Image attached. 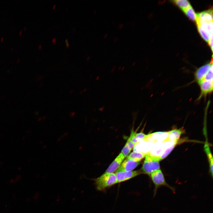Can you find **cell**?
<instances>
[{
	"mask_svg": "<svg viewBox=\"0 0 213 213\" xmlns=\"http://www.w3.org/2000/svg\"><path fill=\"white\" fill-rule=\"evenodd\" d=\"M96 189L104 191L117 183L115 173L105 172L94 180Z\"/></svg>",
	"mask_w": 213,
	"mask_h": 213,
	"instance_id": "cell-1",
	"label": "cell"
},
{
	"mask_svg": "<svg viewBox=\"0 0 213 213\" xmlns=\"http://www.w3.org/2000/svg\"><path fill=\"white\" fill-rule=\"evenodd\" d=\"M150 176L154 186V196H155L156 195L158 188L162 186L166 187L174 193L175 192V188L167 182L164 175L160 169L153 172Z\"/></svg>",
	"mask_w": 213,
	"mask_h": 213,
	"instance_id": "cell-2",
	"label": "cell"
},
{
	"mask_svg": "<svg viewBox=\"0 0 213 213\" xmlns=\"http://www.w3.org/2000/svg\"><path fill=\"white\" fill-rule=\"evenodd\" d=\"M159 161V158L153 156L147 153L145 156V159L141 168L143 173L150 175L153 172L160 169Z\"/></svg>",
	"mask_w": 213,
	"mask_h": 213,
	"instance_id": "cell-3",
	"label": "cell"
},
{
	"mask_svg": "<svg viewBox=\"0 0 213 213\" xmlns=\"http://www.w3.org/2000/svg\"><path fill=\"white\" fill-rule=\"evenodd\" d=\"M142 173L141 171L138 170L130 171H116L115 174L118 183L128 180Z\"/></svg>",
	"mask_w": 213,
	"mask_h": 213,
	"instance_id": "cell-4",
	"label": "cell"
},
{
	"mask_svg": "<svg viewBox=\"0 0 213 213\" xmlns=\"http://www.w3.org/2000/svg\"><path fill=\"white\" fill-rule=\"evenodd\" d=\"M200 86L201 93L198 98L199 100L203 96H206L212 91L213 80H203L198 83Z\"/></svg>",
	"mask_w": 213,
	"mask_h": 213,
	"instance_id": "cell-5",
	"label": "cell"
},
{
	"mask_svg": "<svg viewBox=\"0 0 213 213\" xmlns=\"http://www.w3.org/2000/svg\"><path fill=\"white\" fill-rule=\"evenodd\" d=\"M213 66L212 59L211 62L197 69L194 74L195 80L198 83L201 81Z\"/></svg>",
	"mask_w": 213,
	"mask_h": 213,
	"instance_id": "cell-6",
	"label": "cell"
},
{
	"mask_svg": "<svg viewBox=\"0 0 213 213\" xmlns=\"http://www.w3.org/2000/svg\"><path fill=\"white\" fill-rule=\"evenodd\" d=\"M197 25L202 22L213 21V10L210 9L200 13L196 14V20Z\"/></svg>",
	"mask_w": 213,
	"mask_h": 213,
	"instance_id": "cell-7",
	"label": "cell"
},
{
	"mask_svg": "<svg viewBox=\"0 0 213 213\" xmlns=\"http://www.w3.org/2000/svg\"><path fill=\"white\" fill-rule=\"evenodd\" d=\"M168 135L169 131L158 132L148 135L147 138L154 143L163 142L167 140Z\"/></svg>",
	"mask_w": 213,
	"mask_h": 213,
	"instance_id": "cell-8",
	"label": "cell"
},
{
	"mask_svg": "<svg viewBox=\"0 0 213 213\" xmlns=\"http://www.w3.org/2000/svg\"><path fill=\"white\" fill-rule=\"evenodd\" d=\"M139 164V162H135L126 158L122 162L117 171H131L135 168Z\"/></svg>",
	"mask_w": 213,
	"mask_h": 213,
	"instance_id": "cell-9",
	"label": "cell"
},
{
	"mask_svg": "<svg viewBox=\"0 0 213 213\" xmlns=\"http://www.w3.org/2000/svg\"><path fill=\"white\" fill-rule=\"evenodd\" d=\"M125 157L121 152L114 160L105 172L113 173L116 172L120 166Z\"/></svg>",
	"mask_w": 213,
	"mask_h": 213,
	"instance_id": "cell-10",
	"label": "cell"
},
{
	"mask_svg": "<svg viewBox=\"0 0 213 213\" xmlns=\"http://www.w3.org/2000/svg\"><path fill=\"white\" fill-rule=\"evenodd\" d=\"M165 144L164 142L155 143L151 150V152L148 153L151 156L159 159L165 149L168 148Z\"/></svg>",
	"mask_w": 213,
	"mask_h": 213,
	"instance_id": "cell-11",
	"label": "cell"
},
{
	"mask_svg": "<svg viewBox=\"0 0 213 213\" xmlns=\"http://www.w3.org/2000/svg\"><path fill=\"white\" fill-rule=\"evenodd\" d=\"M184 130L183 128L175 129L169 131L167 140L178 143L181 135L184 133Z\"/></svg>",
	"mask_w": 213,
	"mask_h": 213,
	"instance_id": "cell-12",
	"label": "cell"
},
{
	"mask_svg": "<svg viewBox=\"0 0 213 213\" xmlns=\"http://www.w3.org/2000/svg\"><path fill=\"white\" fill-rule=\"evenodd\" d=\"M131 140L132 143L135 145L139 143L140 141L142 140L146 139L148 135H146L142 132L136 133L132 130L130 135Z\"/></svg>",
	"mask_w": 213,
	"mask_h": 213,
	"instance_id": "cell-13",
	"label": "cell"
},
{
	"mask_svg": "<svg viewBox=\"0 0 213 213\" xmlns=\"http://www.w3.org/2000/svg\"><path fill=\"white\" fill-rule=\"evenodd\" d=\"M204 151L206 154L208 159L209 165L210 173L212 177L213 176V163L212 156L209 145L206 143L204 146Z\"/></svg>",
	"mask_w": 213,
	"mask_h": 213,
	"instance_id": "cell-14",
	"label": "cell"
},
{
	"mask_svg": "<svg viewBox=\"0 0 213 213\" xmlns=\"http://www.w3.org/2000/svg\"><path fill=\"white\" fill-rule=\"evenodd\" d=\"M146 154L134 151L131 153L127 158L135 162H139L145 157Z\"/></svg>",
	"mask_w": 213,
	"mask_h": 213,
	"instance_id": "cell-15",
	"label": "cell"
},
{
	"mask_svg": "<svg viewBox=\"0 0 213 213\" xmlns=\"http://www.w3.org/2000/svg\"><path fill=\"white\" fill-rule=\"evenodd\" d=\"M183 12L191 5L187 0H175L172 1Z\"/></svg>",
	"mask_w": 213,
	"mask_h": 213,
	"instance_id": "cell-16",
	"label": "cell"
},
{
	"mask_svg": "<svg viewBox=\"0 0 213 213\" xmlns=\"http://www.w3.org/2000/svg\"><path fill=\"white\" fill-rule=\"evenodd\" d=\"M183 12L191 20L193 21L196 20V13L191 6L185 9Z\"/></svg>",
	"mask_w": 213,
	"mask_h": 213,
	"instance_id": "cell-17",
	"label": "cell"
},
{
	"mask_svg": "<svg viewBox=\"0 0 213 213\" xmlns=\"http://www.w3.org/2000/svg\"><path fill=\"white\" fill-rule=\"evenodd\" d=\"M197 28L199 32L202 37L207 42H208L210 35L203 30L199 25H197Z\"/></svg>",
	"mask_w": 213,
	"mask_h": 213,
	"instance_id": "cell-18",
	"label": "cell"
},
{
	"mask_svg": "<svg viewBox=\"0 0 213 213\" xmlns=\"http://www.w3.org/2000/svg\"><path fill=\"white\" fill-rule=\"evenodd\" d=\"M176 145L177 144H174L167 148L162 154L159 158L160 161L166 158L173 150Z\"/></svg>",
	"mask_w": 213,
	"mask_h": 213,
	"instance_id": "cell-19",
	"label": "cell"
},
{
	"mask_svg": "<svg viewBox=\"0 0 213 213\" xmlns=\"http://www.w3.org/2000/svg\"><path fill=\"white\" fill-rule=\"evenodd\" d=\"M131 150L128 147L125 145L121 151V153L125 157L128 156V155L130 153Z\"/></svg>",
	"mask_w": 213,
	"mask_h": 213,
	"instance_id": "cell-20",
	"label": "cell"
},
{
	"mask_svg": "<svg viewBox=\"0 0 213 213\" xmlns=\"http://www.w3.org/2000/svg\"><path fill=\"white\" fill-rule=\"evenodd\" d=\"M134 145V144L132 143L131 141V137L130 136L128 138L126 144H125V146L128 147L131 150H132Z\"/></svg>",
	"mask_w": 213,
	"mask_h": 213,
	"instance_id": "cell-21",
	"label": "cell"
},
{
	"mask_svg": "<svg viewBox=\"0 0 213 213\" xmlns=\"http://www.w3.org/2000/svg\"><path fill=\"white\" fill-rule=\"evenodd\" d=\"M208 43L210 47L211 50L212 51H213V33L211 34L210 36L209 40L208 42Z\"/></svg>",
	"mask_w": 213,
	"mask_h": 213,
	"instance_id": "cell-22",
	"label": "cell"
},
{
	"mask_svg": "<svg viewBox=\"0 0 213 213\" xmlns=\"http://www.w3.org/2000/svg\"><path fill=\"white\" fill-rule=\"evenodd\" d=\"M124 26V24L122 23H120L118 25V28L119 29H121L123 28Z\"/></svg>",
	"mask_w": 213,
	"mask_h": 213,
	"instance_id": "cell-23",
	"label": "cell"
},
{
	"mask_svg": "<svg viewBox=\"0 0 213 213\" xmlns=\"http://www.w3.org/2000/svg\"><path fill=\"white\" fill-rule=\"evenodd\" d=\"M65 43H66V46L67 47H69V46L70 45H69V43L68 41V40L67 39H65Z\"/></svg>",
	"mask_w": 213,
	"mask_h": 213,
	"instance_id": "cell-24",
	"label": "cell"
},
{
	"mask_svg": "<svg viewBox=\"0 0 213 213\" xmlns=\"http://www.w3.org/2000/svg\"><path fill=\"white\" fill-rule=\"evenodd\" d=\"M52 42L53 43L55 44L57 42V40L56 38H54L52 39Z\"/></svg>",
	"mask_w": 213,
	"mask_h": 213,
	"instance_id": "cell-25",
	"label": "cell"
},
{
	"mask_svg": "<svg viewBox=\"0 0 213 213\" xmlns=\"http://www.w3.org/2000/svg\"><path fill=\"white\" fill-rule=\"evenodd\" d=\"M75 114V112H72L70 113V114L71 116H73Z\"/></svg>",
	"mask_w": 213,
	"mask_h": 213,
	"instance_id": "cell-26",
	"label": "cell"
},
{
	"mask_svg": "<svg viewBox=\"0 0 213 213\" xmlns=\"http://www.w3.org/2000/svg\"><path fill=\"white\" fill-rule=\"evenodd\" d=\"M108 35L107 33L105 34L104 36V37L105 38Z\"/></svg>",
	"mask_w": 213,
	"mask_h": 213,
	"instance_id": "cell-27",
	"label": "cell"
},
{
	"mask_svg": "<svg viewBox=\"0 0 213 213\" xmlns=\"http://www.w3.org/2000/svg\"><path fill=\"white\" fill-rule=\"evenodd\" d=\"M117 39H118V38L117 37L115 38L114 39V41L116 42L117 40Z\"/></svg>",
	"mask_w": 213,
	"mask_h": 213,
	"instance_id": "cell-28",
	"label": "cell"
},
{
	"mask_svg": "<svg viewBox=\"0 0 213 213\" xmlns=\"http://www.w3.org/2000/svg\"><path fill=\"white\" fill-rule=\"evenodd\" d=\"M82 93H83V91H81L79 92V94H81Z\"/></svg>",
	"mask_w": 213,
	"mask_h": 213,
	"instance_id": "cell-29",
	"label": "cell"
},
{
	"mask_svg": "<svg viewBox=\"0 0 213 213\" xmlns=\"http://www.w3.org/2000/svg\"><path fill=\"white\" fill-rule=\"evenodd\" d=\"M55 7H56V5H53V9H54L55 8Z\"/></svg>",
	"mask_w": 213,
	"mask_h": 213,
	"instance_id": "cell-30",
	"label": "cell"
},
{
	"mask_svg": "<svg viewBox=\"0 0 213 213\" xmlns=\"http://www.w3.org/2000/svg\"><path fill=\"white\" fill-rule=\"evenodd\" d=\"M86 90H87L86 88H85V89H84V90H83V91H84V92H85L86 91Z\"/></svg>",
	"mask_w": 213,
	"mask_h": 213,
	"instance_id": "cell-31",
	"label": "cell"
},
{
	"mask_svg": "<svg viewBox=\"0 0 213 213\" xmlns=\"http://www.w3.org/2000/svg\"><path fill=\"white\" fill-rule=\"evenodd\" d=\"M73 92V90H71L70 91V93H72Z\"/></svg>",
	"mask_w": 213,
	"mask_h": 213,
	"instance_id": "cell-32",
	"label": "cell"
},
{
	"mask_svg": "<svg viewBox=\"0 0 213 213\" xmlns=\"http://www.w3.org/2000/svg\"><path fill=\"white\" fill-rule=\"evenodd\" d=\"M90 57H88L87 58V60H88L89 59H90Z\"/></svg>",
	"mask_w": 213,
	"mask_h": 213,
	"instance_id": "cell-33",
	"label": "cell"
},
{
	"mask_svg": "<svg viewBox=\"0 0 213 213\" xmlns=\"http://www.w3.org/2000/svg\"><path fill=\"white\" fill-rule=\"evenodd\" d=\"M96 12V10L95 9L93 11V13L95 14Z\"/></svg>",
	"mask_w": 213,
	"mask_h": 213,
	"instance_id": "cell-34",
	"label": "cell"
}]
</instances>
